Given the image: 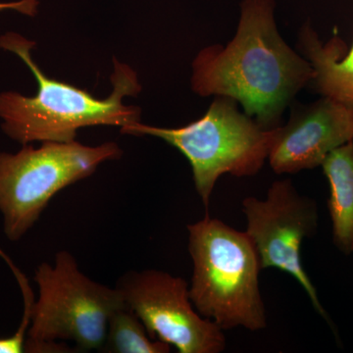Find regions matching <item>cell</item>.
<instances>
[{
    "mask_svg": "<svg viewBox=\"0 0 353 353\" xmlns=\"http://www.w3.org/2000/svg\"><path fill=\"white\" fill-rule=\"evenodd\" d=\"M312 77L310 63L278 31L275 0H243L233 39L199 51L190 83L201 97H231L262 127L275 129Z\"/></svg>",
    "mask_w": 353,
    "mask_h": 353,
    "instance_id": "1",
    "label": "cell"
},
{
    "mask_svg": "<svg viewBox=\"0 0 353 353\" xmlns=\"http://www.w3.org/2000/svg\"><path fill=\"white\" fill-rule=\"evenodd\" d=\"M34 46V41L18 32L0 36V48L23 60L38 83V92L32 97L11 90L0 94L1 130L8 138L23 145L34 141L65 143L75 141L77 132L83 128H122L141 122V109L123 102L143 90L129 65L114 58L112 92L106 99H97L87 90L46 76L32 57Z\"/></svg>",
    "mask_w": 353,
    "mask_h": 353,
    "instance_id": "2",
    "label": "cell"
},
{
    "mask_svg": "<svg viewBox=\"0 0 353 353\" xmlns=\"http://www.w3.org/2000/svg\"><path fill=\"white\" fill-rule=\"evenodd\" d=\"M194 271L190 297L197 312L223 331L267 327L259 255L246 232L206 215L187 226Z\"/></svg>",
    "mask_w": 353,
    "mask_h": 353,
    "instance_id": "3",
    "label": "cell"
},
{
    "mask_svg": "<svg viewBox=\"0 0 353 353\" xmlns=\"http://www.w3.org/2000/svg\"><path fill=\"white\" fill-rule=\"evenodd\" d=\"M34 281L39 297L30 306V325L24 352H101L111 316L127 304L117 288L95 282L79 267L71 253L62 250L54 263L39 264Z\"/></svg>",
    "mask_w": 353,
    "mask_h": 353,
    "instance_id": "4",
    "label": "cell"
},
{
    "mask_svg": "<svg viewBox=\"0 0 353 353\" xmlns=\"http://www.w3.org/2000/svg\"><path fill=\"white\" fill-rule=\"evenodd\" d=\"M277 128L262 127L241 112L231 97H215L206 113L187 126L160 128L138 122L120 128V131L163 139L185 155L192 167L196 192L208 208L221 176H252L261 170Z\"/></svg>",
    "mask_w": 353,
    "mask_h": 353,
    "instance_id": "5",
    "label": "cell"
},
{
    "mask_svg": "<svg viewBox=\"0 0 353 353\" xmlns=\"http://www.w3.org/2000/svg\"><path fill=\"white\" fill-rule=\"evenodd\" d=\"M123 153L113 141L90 146L76 139L0 152V213L7 239L21 240L60 190L92 176L104 162L119 160Z\"/></svg>",
    "mask_w": 353,
    "mask_h": 353,
    "instance_id": "6",
    "label": "cell"
},
{
    "mask_svg": "<svg viewBox=\"0 0 353 353\" xmlns=\"http://www.w3.org/2000/svg\"><path fill=\"white\" fill-rule=\"evenodd\" d=\"M246 234L259 255L262 270L276 268L292 276L305 290L316 312L330 323L315 285L301 260V245L317 232L315 201L301 196L290 179L272 183L264 199L254 196L243 201Z\"/></svg>",
    "mask_w": 353,
    "mask_h": 353,
    "instance_id": "7",
    "label": "cell"
},
{
    "mask_svg": "<svg viewBox=\"0 0 353 353\" xmlns=\"http://www.w3.org/2000/svg\"><path fill=\"white\" fill-rule=\"evenodd\" d=\"M116 288L154 340L180 353H221L226 348L223 330L194 308L185 279L155 269L130 271Z\"/></svg>",
    "mask_w": 353,
    "mask_h": 353,
    "instance_id": "8",
    "label": "cell"
},
{
    "mask_svg": "<svg viewBox=\"0 0 353 353\" xmlns=\"http://www.w3.org/2000/svg\"><path fill=\"white\" fill-rule=\"evenodd\" d=\"M353 141V109L323 97L292 110L276 129L269 163L277 174H294L321 166L330 153Z\"/></svg>",
    "mask_w": 353,
    "mask_h": 353,
    "instance_id": "9",
    "label": "cell"
},
{
    "mask_svg": "<svg viewBox=\"0 0 353 353\" xmlns=\"http://www.w3.org/2000/svg\"><path fill=\"white\" fill-rule=\"evenodd\" d=\"M299 48L312 67L309 83L316 92L353 109V43L347 50L339 37L322 43L317 32L306 24L299 32Z\"/></svg>",
    "mask_w": 353,
    "mask_h": 353,
    "instance_id": "10",
    "label": "cell"
},
{
    "mask_svg": "<svg viewBox=\"0 0 353 353\" xmlns=\"http://www.w3.org/2000/svg\"><path fill=\"white\" fill-rule=\"evenodd\" d=\"M328 180V209L333 243L343 254L353 253V141L333 150L322 165Z\"/></svg>",
    "mask_w": 353,
    "mask_h": 353,
    "instance_id": "11",
    "label": "cell"
},
{
    "mask_svg": "<svg viewBox=\"0 0 353 353\" xmlns=\"http://www.w3.org/2000/svg\"><path fill=\"white\" fill-rule=\"evenodd\" d=\"M101 352L168 353L171 352V347L163 341L152 339L136 313L126 305L111 316Z\"/></svg>",
    "mask_w": 353,
    "mask_h": 353,
    "instance_id": "12",
    "label": "cell"
},
{
    "mask_svg": "<svg viewBox=\"0 0 353 353\" xmlns=\"http://www.w3.org/2000/svg\"><path fill=\"white\" fill-rule=\"evenodd\" d=\"M39 0H18L13 2H0L1 11H16L30 17H34L38 13Z\"/></svg>",
    "mask_w": 353,
    "mask_h": 353,
    "instance_id": "13",
    "label": "cell"
},
{
    "mask_svg": "<svg viewBox=\"0 0 353 353\" xmlns=\"http://www.w3.org/2000/svg\"><path fill=\"white\" fill-rule=\"evenodd\" d=\"M22 347V341L16 334L8 338H0V353H20Z\"/></svg>",
    "mask_w": 353,
    "mask_h": 353,
    "instance_id": "14",
    "label": "cell"
}]
</instances>
